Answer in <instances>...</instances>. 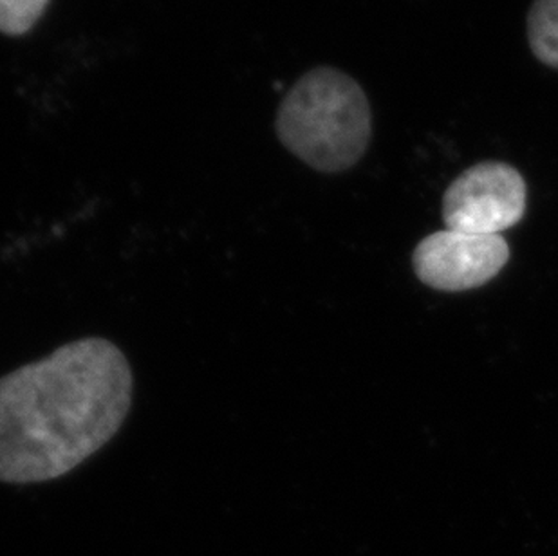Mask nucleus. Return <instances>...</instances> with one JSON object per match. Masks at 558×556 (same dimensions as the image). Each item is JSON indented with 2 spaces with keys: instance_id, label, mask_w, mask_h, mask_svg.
I'll list each match as a JSON object with an SVG mask.
<instances>
[{
  "instance_id": "f257e3e1",
  "label": "nucleus",
  "mask_w": 558,
  "mask_h": 556,
  "mask_svg": "<svg viewBox=\"0 0 558 556\" xmlns=\"http://www.w3.org/2000/svg\"><path fill=\"white\" fill-rule=\"evenodd\" d=\"M134 373L114 341L87 336L0 378V483L57 481L117 437Z\"/></svg>"
},
{
  "instance_id": "f03ea898",
  "label": "nucleus",
  "mask_w": 558,
  "mask_h": 556,
  "mask_svg": "<svg viewBox=\"0 0 558 556\" xmlns=\"http://www.w3.org/2000/svg\"><path fill=\"white\" fill-rule=\"evenodd\" d=\"M275 131L280 143L311 168L343 172L359 164L369 147V100L342 71L313 69L280 104Z\"/></svg>"
},
{
  "instance_id": "7ed1b4c3",
  "label": "nucleus",
  "mask_w": 558,
  "mask_h": 556,
  "mask_svg": "<svg viewBox=\"0 0 558 556\" xmlns=\"http://www.w3.org/2000/svg\"><path fill=\"white\" fill-rule=\"evenodd\" d=\"M524 210V179L515 168L497 161L469 168L442 197L447 228L477 235H500L521 221Z\"/></svg>"
},
{
  "instance_id": "20e7f679",
  "label": "nucleus",
  "mask_w": 558,
  "mask_h": 556,
  "mask_svg": "<svg viewBox=\"0 0 558 556\" xmlns=\"http://www.w3.org/2000/svg\"><path fill=\"white\" fill-rule=\"evenodd\" d=\"M510 250L500 235L437 231L420 242L414 269L422 282L439 291L481 288L505 268Z\"/></svg>"
},
{
  "instance_id": "39448f33",
  "label": "nucleus",
  "mask_w": 558,
  "mask_h": 556,
  "mask_svg": "<svg viewBox=\"0 0 558 556\" xmlns=\"http://www.w3.org/2000/svg\"><path fill=\"white\" fill-rule=\"evenodd\" d=\"M527 38L533 53L558 69V0H535L527 15Z\"/></svg>"
},
{
  "instance_id": "423d86ee",
  "label": "nucleus",
  "mask_w": 558,
  "mask_h": 556,
  "mask_svg": "<svg viewBox=\"0 0 558 556\" xmlns=\"http://www.w3.org/2000/svg\"><path fill=\"white\" fill-rule=\"evenodd\" d=\"M49 0H0V33L21 37L40 21Z\"/></svg>"
}]
</instances>
